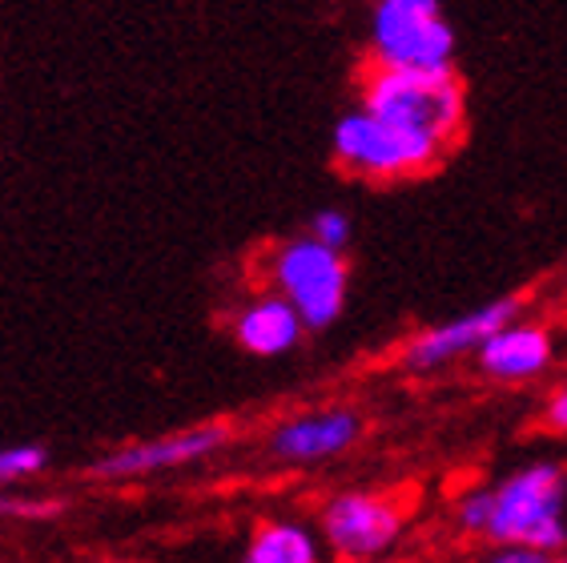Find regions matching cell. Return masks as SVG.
I'll list each match as a JSON object with an SVG mask.
<instances>
[{
	"label": "cell",
	"mask_w": 567,
	"mask_h": 563,
	"mask_svg": "<svg viewBox=\"0 0 567 563\" xmlns=\"http://www.w3.org/2000/svg\"><path fill=\"white\" fill-rule=\"evenodd\" d=\"M362 109L374 117L399 121L439 141H455L467 121V89L451 65L443 69H386L374 65L362 76Z\"/></svg>",
	"instance_id": "6da1fadb"
},
{
	"label": "cell",
	"mask_w": 567,
	"mask_h": 563,
	"mask_svg": "<svg viewBox=\"0 0 567 563\" xmlns=\"http://www.w3.org/2000/svg\"><path fill=\"white\" fill-rule=\"evenodd\" d=\"M330 150L347 174L367 177V182H403V177L435 170L447 153V141L399 125V121L374 117L371 109L359 105L339 117L330 133Z\"/></svg>",
	"instance_id": "7a4b0ae2"
},
{
	"label": "cell",
	"mask_w": 567,
	"mask_h": 563,
	"mask_svg": "<svg viewBox=\"0 0 567 563\" xmlns=\"http://www.w3.org/2000/svg\"><path fill=\"white\" fill-rule=\"evenodd\" d=\"M564 503H567V479L564 467L556 463H532L524 471H515L492 491V520L483 540H492L495 547L519 543V547H535L544 555H556L567 547V523H564Z\"/></svg>",
	"instance_id": "3957f363"
},
{
	"label": "cell",
	"mask_w": 567,
	"mask_h": 563,
	"mask_svg": "<svg viewBox=\"0 0 567 563\" xmlns=\"http://www.w3.org/2000/svg\"><path fill=\"white\" fill-rule=\"evenodd\" d=\"M266 274H270V290L295 306L306 330H327L342 318L350 286V266L342 249L302 234L274 249Z\"/></svg>",
	"instance_id": "277c9868"
},
{
	"label": "cell",
	"mask_w": 567,
	"mask_h": 563,
	"mask_svg": "<svg viewBox=\"0 0 567 563\" xmlns=\"http://www.w3.org/2000/svg\"><path fill=\"white\" fill-rule=\"evenodd\" d=\"M371 61L386 69H443L455 61V29L443 0H379L371 12Z\"/></svg>",
	"instance_id": "5b68a950"
},
{
	"label": "cell",
	"mask_w": 567,
	"mask_h": 563,
	"mask_svg": "<svg viewBox=\"0 0 567 563\" xmlns=\"http://www.w3.org/2000/svg\"><path fill=\"white\" fill-rule=\"evenodd\" d=\"M229 439H234V431L226 422H202V427L157 434V439H137V443L105 451L89 467V475L105 479V483H133V479H150L162 471H182V467L214 459L221 447H229Z\"/></svg>",
	"instance_id": "8992f818"
},
{
	"label": "cell",
	"mask_w": 567,
	"mask_h": 563,
	"mask_svg": "<svg viewBox=\"0 0 567 563\" xmlns=\"http://www.w3.org/2000/svg\"><path fill=\"white\" fill-rule=\"evenodd\" d=\"M403 535V508L374 491H339L322 508V540L339 560H379Z\"/></svg>",
	"instance_id": "52a82bcc"
},
{
	"label": "cell",
	"mask_w": 567,
	"mask_h": 563,
	"mask_svg": "<svg viewBox=\"0 0 567 563\" xmlns=\"http://www.w3.org/2000/svg\"><path fill=\"white\" fill-rule=\"evenodd\" d=\"M362 439L359 411L347 407H327V411H306L290 414L270 431V455L290 467H315L330 459L347 455L350 447Z\"/></svg>",
	"instance_id": "ba28073f"
},
{
	"label": "cell",
	"mask_w": 567,
	"mask_h": 563,
	"mask_svg": "<svg viewBox=\"0 0 567 563\" xmlns=\"http://www.w3.org/2000/svg\"><path fill=\"white\" fill-rule=\"evenodd\" d=\"M519 306H524L519 298H503V303L475 306L467 315L431 326V330H423L419 338L406 342V350H403L406 370H439V367H447V362H455V358L471 355L492 330H499L503 323H512V318L519 315Z\"/></svg>",
	"instance_id": "9c48e42d"
},
{
	"label": "cell",
	"mask_w": 567,
	"mask_h": 563,
	"mask_svg": "<svg viewBox=\"0 0 567 563\" xmlns=\"http://www.w3.org/2000/svg\"><path fill=\"white\" fill-rule=\"evenodd\" d=\"M551 335L532 323H503L475 347L480 370L499 382H527L551 367Z\"/></svg>",
	"instance_id": "30bf717a"
},
{
	"label": "cell",
	"mask_w": 567,
	"mask_h": 563,
	"mask_svg": "<svg viewBox=\"0 0 567 563\" xmlns=\"http://www.w3.org/2000/svg\"><path fill=\"white\" fill-rule=\"evenodd\" d=\"M229 330H234V342L254 358L290 355L306 335L298 310L274 290L258 294V298H250V303L241 306L238 315H234V323H229Z\"/></svg>",
	"instance_id": "8fae6325"
},
{
	"label": "cell",
	"mask_w": 567,
	"mask_h": 563,
	"mask_svg": "<svg viewBox=\"0 0 567 563\" xmlns=\"http://www.w3.org/2000/svg\"><path fill=\"white\" fill-rule=\"evenodd\" d=\"M318 535L295 520H266L246 543V563H315Z\"/></svg>",
	"instance_id": "7c38bea8"
},
{
	"label": "cell",
	"mask_w": 567,
	"mask_h": 563,
	"mask_svg": "<svg viewBox=\"0 0 567 563\" xmlns=\"http://www.w3.org/2000/svg\"><path fill=\"white\" fill-rule=\"evenodd\" d=\"M49 467V451L41 443H12L0 447V488L12 483H29Z\"/></svg>",
	"instance_id": "4fadbf2b"
},
{
	"label": "cell",
	"mask_w": 567,
	"mask_h": 563,
	"mask_svg": "<svg viewBox=\"0 0 567 563\" xmlns=\"http://www.w3.org/2000/svg\"><path fill=\"white\" fill-rule=\"evenodd\" d=\"M61 511H65L61 499H24L0 488V520H56Z\"/></svg>",
	"instance_id": "5bb4252c"
},
{
	"label": "cell",
	"mask_w": 567,
	"mask_h": 563,
	"mask_svg": "<svg viewBox=\"0 0 567 563\" xmlns=\"http://www.w3.org/2000/svg\"><path fill=\"white\" fill-rule=\"evenodd\" d=\"M306 234L318 242H327V246H334V249H347L350 238H354V226H350V214H342V209H318V214L310 217Z\"/></svg>",
	"instance_id": "9a60e30c"
},
{
	"label": "cell",
	"mask_w": 567,
	"mask_h": 563,
	"mask_svg": "<svg viewBox=\"0 0 567 563\" xmlns=\"http://www.w3.org/2000/svg\"><path fill=\"white\" fill-rule=\"evenodd\" d=\"M487 520H492V491H467V495L458 499L455 508V523L463 535H480L487 531Z\"/></svg>",
	"instance_id": "2e32d148"
},
{
	"label": "cell",
	"mask_w": 567,
	"mask_h": 563,
	"mask_svg": "<svg viewBox=\"0 0 567 563\" xmlns=\"http://www.w3.org/2000/svg\"><path fill=\"white\" fill-rule=\"evenodd\" d=\"M495 560H499V563H547L551 555L535 552V547H519V543H507V547H499V552H495Z\"/></svg>",
	"instance_id": "e0dca14e"
},
{
	"label": "cell",
	"mask_w": 567,
	"mask_h": 563,
	"mask_svg": "<svg viewBox=\"0 0 567 563\" xmlns=\"http://www.w3.org/2000/svg\"><path fill=\"white\" fill-rule=\"evenodd\" d=\"M547 427H556V431H567V387L551 395L547 402Z\"/></svg>",
	"instance_id": "ac0fdd59"
}]
</instances>
